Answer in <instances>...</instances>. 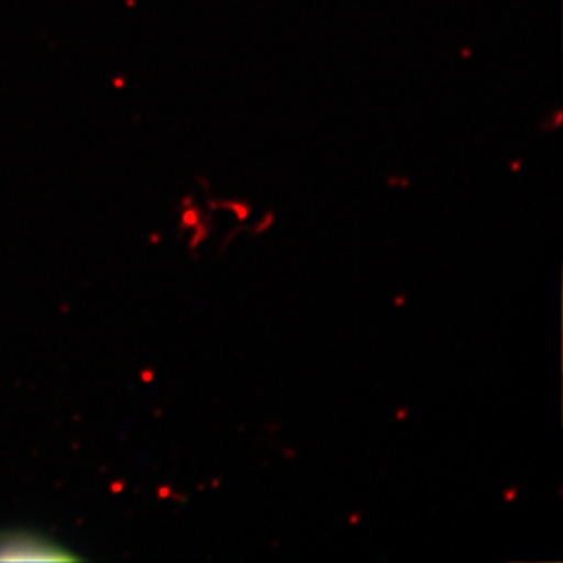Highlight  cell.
<instances>
[{"instance_id":"obj_2","label":"cell","mask_w":563,"mask_h":563,"mask_svg":"<svg viewBox=\"0 0 563 563\" xmlns=\"http://www.w3.org/2000/svg\"><path fill=\"white\" fill-rule=\"evenodd\" d=\"M399 418L398 420L401 421V420H405V416H407V410H404V412H399Z\"/></svg>"},{"instance_id":"obj_1","label":"cell","mask_w":563,"mask_h":563,"mask_svg":"<svg viewBox=\"0 0 563 563\" xmlns=\"http://www.w3.org/2000/svg\"><path fill=\"white\" fill-rule=\"evenodd\" d=\"M80 556L54 538L30 529L0 531V562H74Z\"/></svg>"}]
</instances>
